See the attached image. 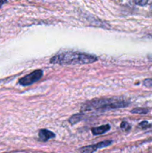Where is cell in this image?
Returning <instances> with one entry per match:
<instances>
[{
    "label": "cell",
    "instance_id": "obj_5",
    "mask_svg": "<svg viewBox=\"0 0 152 153\" xmlns=\"http://www.w3.org/2000/svg\"><path fill=\"white\" fill-rule=\"evenodd\" d=\"M39 136V140L40 141L46 142L48 141L49 140L52 138H55V133H53L52 131H49L48 129H41L40 130L38 133Z\"/></svg>",
    "mask_w": 152,
    "mask_h": 153
},
{
    "label": "cell",
    "instance_id": "obj_8",
    "mask_svg": "<svg viewBox=\"0 0 152 153\" xmlns=\"http://www.w3.org/2000/svg\"><path fill=\"white\" fill-rule=\"evenodd\" d=\"M131 112L132 114H145L148 113V110L147 108H134L133 110H131Z\"/></svg>",
    "mask_w": 152,
    "mask_h": 153
},
{
    "label": "cell",
    "instance_id": "obj_2",
    "mask_svg": "<svg viewBox=\"0 0 152 153\" xmlns=\"http://www.w3.org/2000/svg\"><path fill=\"white\" fill-rule=\"evenodd\" d=\"M129 104V101L124 98L113 97L108 99H95L86 102L81 106V111H104L107 110L121 108L127 107Z\"/></svg>",
    "mask_w": 152,
    "mask_h": 153
},
{
    "label": "cell",
    "instance_id": "obj_11",
    "mask_svg": "<svg viewBox=\"0 0 152 153\" xmlns=\"http://www.w3.org/2000/svg\"><path fill=\"white\" fill-rule=\"evenodd\" d=\"M150 126L151 125L147 122V121H143V122H141L139 124V127H140V128H147Z\"/></svg>",
    "mask_w": 152,
    "mask_h": 153
},
{
    "label": "cell",
    "instance_id": "obj_7",
    "mask_svg": "<svg viewBox=\"0 0 152 153\" xmlns=\"http://www.w3.org/2000/svg\"><path fill=\"white\" fill-rule=\"evenodd\" d=\"M83 115L82 114H76L72 116L71 117L69 118V121L70 123L75 124L77 123H78L79 121L83 119Z\"/></svg>",
    "mask_w": 152,
    "mask_h": 153
},
{
    "label": "cell",
    "instance_id": "obj_1",
    "mask_svg": "<svg viewBox=\"0 0 152 153\" xmlns=\"http://www.w3.org/2000/svg\"><path fill=\"white\" fill-rule=\"evenodd\" d=\"M98 61L95 55L77 52H63L58 53L50 59L51 64L59 65H76L92 64Z\"/></svg>",
    "mask_w": 152,
    "mask_h": 153
},
{
    "label": "cell",
    "instance_id": "obj_6",
    "mask_svg": "<svg viewBox=\"0 0 152 153\" xmlns=\"http://www.w3.org/2000/svg\"><path fill=\"white\" fill-rule=\"evenodd\" d=\"M110 129V126L107 124V125H103L98 127H94L91 129L92 133L93 135H99V134H102L104 133L107 132Z\"/></svg>",
    "mask_w": 152,
    "mask_h": 153
},
{
    "label": "cell",
    "instance_id": "obj_10",
    "mask_svg": "<svg viewBox=\"0 0 152 153\" xmlns=\"http://www.w3.org/2000/svg\"><path fill=\"white\" fill-rule=\"evenodd\" d=\"M143 85L147 88H152V78L145 79L143 82Z\"/></svg>",
    "mask_w": 152,
    "mask_h": 153
},
{
    "label": "cell",
    "instance_id": "obj_12",
    "mask_svg": "<svg viewBox=\"0 0 152 153\" xmlns=\"http://www.w3.org/2000/svg\"><path fill=\"white\" fill-rule=\"evenodd\" d=\"M135 3L138 5L144 6L148 3V0H134Z\"/></svg>",
    "mask_w": 152,
    "mask_h": 153
},
{
    "label": "cell",
    "instance_id": "obj_13",
    "mask_svg": "<svg viewBox=\"0 0 152 153\" xmlns=\"http://www.w3.org/2000/svg\"><path fill=\"white\" fill-rule=\"evenodd\" d=\"M6 1H7V0H0V7H1Z\"/></svg>",
    "mask_w": 152,
    "mask_h": 153
},
{
    "label": "cell",
    "instance_id": "obj_3",
    "mask_svg": "<svg viewBox=\"0 0 152 153\" xmlns=\"http://www.w3.org/2000/svg\"><path fill=\"white\" fill-rule=\"evenodd\" d=\"M43 75V70H37L31 73L30 74L26 75L24 77L21 78L19 80V84L22 86H29V85H31L32 84L38 82L42 78Z\"/></svg>",
    "mask_w": 152,
    "mask_h": 153
},
{
    "label": "cell",
    "instance_id": "obj_4",
    "mask_svg": "<svg viewBox=\"0 0 152 153\" xmlns=\"http://www.w3.org/2000/svg\"><path fill=\"white\" fill-rule=\"evenodd\" d=\"M113 142L111 140H104V141L99 142V143H96L95 145H90V146H85V147L80 148L79 149L80 152H95L96 150L99 149H102V148L107 147V146H110Z\"/></svg>",
    "mask_w": 152,
    "mask_h": 153
},
{
    "label": "cell",
    "instance_id": "obj_9",
    "mask_svg": "<svg viewBox=\"0 0 152 153\" xmlns=\"http://www.w3.org/2000/svg\"><path fill=\"white\" fill-rule=\"evenodd\" d=\"M121 128L123 130H125V131H129L130 129H131V126L128 124V123L127 122H122V123H121V126H120Z\"/></svg>",
    "mask_w": 152,
    "mask_h": 153
}]
</instances>
